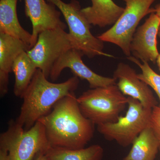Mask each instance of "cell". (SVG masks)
<instances>
[{
    "instance_id": "cell-1",
    "label": "cell",
    "mask_w": 160,
    "mask_h": 160,
    "mask_svg": "<svg viewBox=\"0 0 160 160\" xmlns=\"http://www.w3.org/2000/svg\"><path fill=\"white\" fill-rule=\"evenodd\" d=\"M38 121L45 126L51 147L82 149L94 135L95 124L82 113L74 92L60 100Z\"/></svg>"
},
{
    "instance_id": "cell-2",
    "label": "cell",
    "mask_w": 160,
    "mask_h": 160,
    "mask_svg": "<svg viewBox=\"0 0 160 160\" xmlns=\"http://www.w3.org/2000/svg\"><path fill=\"white\" fill-rule=\"evenodd\" d=\"M79 79L74 76L63 82L48 81L38 69L22 98L19 116L16 120L25 130L30 129L41 118L50 113L61 99L77 89Z\"/></svg>"
},
{
    "instance_id": "cell-3",
    "label": "cell",
    "mask_w": 160,
    "mask_h": 160,
    "mask_svg": "<svg viewBox=\"0 0 160 160\" xmlns=\"http://www.w3.org/2000/svg\"><path fill=\"white\" fill-rule=\"evenodd\" d=\"M50 147L46 128L38 121L25 130L12 119L7 130L0 135V150L6 152L9 160H32L38 153L46 152Z\"/></svg>"
},
{
    "instance_id": "cell-4",
    "label": "cell",
    "mask_w": 160,
    "mask_h": 160,
    "mask_svg": "<svg viewBox=\"0 0 160 160\" xmlns=\"http://www.w3.org/2000/svg\"><path fill=\"white\" fill-rule=\"evenodd\" d=\"M83 115L95 125L117 122L128 98L116 85L90 89L77 98Z\"/></svg>"
},
{
    "instance_id": "cell-5",
    "label": "cell",
    "mask_w": 160,
    "mask_h": 160,
    "mask_svg": "<svg viewBox=\"0 0 160 160\" xmlns=\"http://www.w3.org/2000/svg\"><path fill=\"white\" fill-rule=\"evenodd\" d=\"M57 7L68 26V32L73 49L81 52L87 57L97 56L113 57L103 52L104 42L92 35L91 25L82 13L81 5L77 0H71L66 3L62 0H46Z\"/></svg>"
},
{
    "instance_id": "cell-6",
    "label": "cell",
    "mask_w": 160,
    "mask_h": 160,
    "mask_svg": "<svg viewBox=\"0 0 160 160\" xmlns=\"http://www.w3.org/2000/svg\"><path fill=\"white\" fill-rule=\"evenodd\" d=\"M126 115L117 122L98 125L97 130L106 139L115 141L124 147L132 144L143 130L150 126L152 109L145 108L138 100L127 97Z\"/></svg>"
},
{
    "instance_id": "cell-7",
    "label": "cell",
    "mask_w": 160,
    "mask_h": 160,
    "mask_svg": "<svg viewBox=\"0 0 160 160\" xmlns=\"http://www.w3.org/2000/svg\"><path fill=\"white\" fill-rule=\"evenodd\" d=\"M126 7L122 14L111 28L97 38L103 42L114 44L126 56H130V46L133 35L140 21L155 12L151 6L156 0H123Z\"/></svg>"
},
{
    "instance_id": "cell-8",
    "label": "cell",
    "mask_w": 160,
    "mask_h": 160,
    "mask_svg": "<svg viewBox=\"0 0 160 160\" xmlns=\"http://www.w3.org/2000/svg\"><path fill=\"white\" fill-rule=\"evenodd\" d=\"M64 28L47 29L39 34L36 43L27 53L38 69L47 78L55 63L69 49L73 48L71 38Z\"/></svg>"
},
{
    "instance_id": "cell-9",
    "label": "cell",
    "mask_w": 160,
    "mask_h": 160,
    "mask_svg": "<svg viewBox=\"0 0 160 160\" xmlns=\"http://www.w3.org/2000/svg\"><path fill=\"white\" fill-rule=\"evenodd\" d=\"M83 56L81 52L77 49L73 48L69 49L55 63L49 77L52 81H56L63 70L69 68L74 76L86 80L89 83L90 89L116 85V80L113 77H105L89 69L83 62Z\"/></svg>"
},
{
    "instance_id": "cell-10",
    "label": "cell",
    "mask_w": 160,
    "mask_h": 160,
    "mask_svg": "<svg viewBox=\"0 0 160 160\" xmlns=\"http://www.w3.org/2000/svg\"><path fill=\"white\" fill-rule=\"evenodd\" d=\"M160 24L159 18L155 12H152L145 22L138 27L133 35L130 51L133 57L142 62H156L159 54L157 37Z\"/></svg>"
},
{
    "instance_id": "cell-11",
    "label": "cell",
    "mask_w": 160,
    "mask_h": 160,
    "mask_svg": "<svg viewBox=\"0 0 160 160\" xmlns=\"http://www.w3.org/2000/svg\"><path fill=\"white\" fill-rule=\"evenodd\" d=\"M135 70L128 64L120 62L113 72V78L124 95L138 100L145 108L152 109L157 102L149 86L138 78Z\"/></svg>"
},
{
    "instance_id": "cell-12",
    "label": "cell",
    "mask_w": 160,
    "mask_h": 160,
    "mask_svg": "<svg viewBox=\"0 0 160 160\" xmlns=\"http://www.w3.org/2000/svg\"><path fill=\"white\" fill-rule=\"evenodd\" d=\"M25 13L32 25V43H36L39 34L47 29L61 27L66 29V25L61 19V12L53 4L46 0H25Z\"/></svg>"
},
{
    "instance_id": "cell-13",
    "label": "cell",
    "mask_w": 160,
    "mask_h": 160,
    "mask_svg": "<svg viewBox=\"0 0 160 160\" xmlns=\"http://www.w3.org/2000/svg\"><path fill=\"white\" fill-rule=\"evenodd\" d=\"M30 48L26 43L6 33L0 32V95L8 92L9 74L14 61L21 53Z\"/></svg>"
},
{
    "instance_id": "cell-14",
    "label": "cell",
    "mask_w": 160,
    "mask_h": 160,
    "mask_svg": "<svg viewBox=\"0 0 160 160\" xmlns=\"http://www.w3.org/2000/svg\"><path fill=\"white\" fill-rule=\"evenodd\" d=\"M90 6L83 8L82 13L89 24L104 28L113 25L122 14L124 8L113 0H91Z\"/></svg>"
},
{
    "instance_id": "cell-15",
    "label": "cell",
    "mask_w": 160,
    "mask_h": 160,
    "mask_svg": "<svg viewBox=\"0 0 160 160\" xmlns=\"http://www.w3.org/2000/svg\"><path fill=\"white\" fill-rule=\"evenodd\" d=\"M18 0H0V32L22 40L33 47L31 33L22 27L18 19Z\"/></svg>"
},
{
    "instance_id": "cell-16",
    "label": "cell",
    "mask_w": 160,
    "mask_h": 160,
    "mask_svg": "<svg viewBox=\"0 0 160 160\" xmlns=\"http://www.w3.org/2000/svg\"><path fill=\"white\" fill-rule=\"evenodd\" d=\"M123 160H154L160 147V140L151 126L142 131L133 142Z\"/></svg>"
},
{
    "instance_id": "cell-17",
    "label": "cell",
    "mask_w": 160,
    "mask_h": 160,
    "mask_svg": "<svg viewBox=\"0 0 160 160\" xmlns=\"http://www.w3.org/2000/svg\"><path fill=\"white\" fill-rule=\"evenodd\" d=\"M37 69L27 51L21 53L17 58L12 66L15 76L13 91L16 96L22 98Z\"/></svg>"
},
{
    "instance_id": "cell-18",
    "label": "cell",
    "mask_w": 160,
    "mask_h": 160,
    "mask_svg": "<svg viewBox=\"0 0 160 160\" xmlns=\"http://www.w3.org/2000/svg\"><path fill=\"white\" fill-rule=\"evenodd\" d=\"M45 154L50 160H102L104 149L99 145L78 149L50 146Z\"/></svg>"
},
{
    "instance_id": "cell-19",
    "label": "cell",
    "mask_w": 160,
    "mask_h": 160,
    "mask_svg": "<svg viewBox=\"0 0 160 160\" xmlns=\"http://www.w3.org/2000/svg\"><path fill=\"white\" fill-rule=\"evenodd\" d=\"M127 58L139 67L142 72L137 74L138 78L146 82L154 90L159 99L160 105L159 106L160 107V75L155 72L147 62H142V63H141L139 60L131 56L127 57Z\"/></svg>"
},
{
    "instance_id": "cell-20",
    "label": "cell",
    "mask_w": 160,
    "mask_h": 160,
    "mask_svg": "<svg viewBox=\"0 0 160 160\" xmlns=\"http://www.w3.org/2000/svg\"><path fill=\"white\" fill-rule=\"evenodd\" d=\"M150 126L160 140V107L155 106L152 109Z\"/></svg>"
},
{
    "instance_id": "cell-21",
    "label": "cell",
    "mask_w": 160,
    "mask_h": 160,
    "mask_svg": "<svg viewBox=\"0 0 160 160\" xmlns=\"http://www.w3.org/2000/svg\"><path fill=\"white\" fill-rule=\"evenodd\" d=\"M32 160H50L45 154V152H41L36 155Z\"/></svg>"
},
{
    "instance_id": "cell-22",
    "label": "cell",
    "mask_w": 160,
    "mask_h": 160,
    "mask_svg": "<svg viewBox=\"0 0 160 160\" xmlns=\"http://www.w3.org/2000/svg\"><path fill=\"white\" fill-rule=\"evenodd\" d=\"M155 9V12L156 13L157 15L159 18L160 19V4H158L156 6ZM158 36L160 38V24L159 25V27L158 33Z\"/></svg>"
},
{
    "instance_id": "cell-23",
    "label": "cell",
    "mask_w": 160,
    "mask_h": 160,
    "mask_svg": "<svg viewBox=\"0 0 160 160\" xmlns=\"http://www.w3.org/2000/svg\"><path fill=\"white\" fill-rule=\"evenodd\" d=\"M0 160H9L6 152L0 150Z\"/></svg>"
},
{
    "instance_id": "cell-24",
    "label": "cell",
    "mask_w": 160,
    "mask_h": 160,
    "mask_svg": "<svg viewBox=\"0 0 160 160\" xmlns=\"http://www.w3.org/2000/svg\"><path fill=\"white\" fill-rule=\"evenodd\" d=\"M156 62L157 63L158 67L160 71V53L159 54L158 56Z\"/></svg>"
},
{
    "instance_id": "cell-25",
    "label": "cell",
    "mask_w": 160,
    "mask_h": 160,
    "mask_svg": "<svg viewBox=\"0 0 160 160\" xmlns=\"http://www.w3.org/2000/svg\"><path fill=\"white\" fill-rule=\"evenodd\" d=\"M159 151H160V148H159Z\"/></svg>"
}]
</instances>
